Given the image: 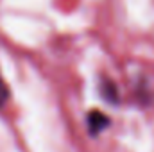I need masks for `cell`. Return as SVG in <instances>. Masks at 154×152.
Here are the masks:
<instances>
[{
  "instance_id": "6da1fadb",
  "label": "cell",
  "mask_w": 154,
  "mask_h": 152,
  "mask_svg": "<svg viewBox=\"0 0 154 152\" xmlns=\"http://www.w3.org/2000/svg\"><path fill=\"white\" fill-rule=\"evenodd\" d=\"M108 125H109V118L102 111H90L86 114V127H88V132L91 136L102 132Z\"/></svg>"
},
{
  "instance_id": "7a4b0ae2",
  "label": "cell",
  "mask_w": 154,
  "mask_h": 152,
  "mask_svg": "<svg viewBox=\"0 0 154 152\" xmlns=\"http://www.w3.org/2000/svg\"><path fill=\"white\" fill-rule=\"evenodd\" d=\"M99 90H100V95L106 102L109 104H118L120 102V91H118V86L111 79L108 77H102L100 84H99Z\"/></svg>"
},
{
  "instance_id": "3957f363",
  "label": "cell",
  "mask_w": 154,
  "mask_h": 152,
  "mask_svg": "<svg viewBox=\"0 0 154 152\" xmlns=\"http://www.w3.org/2000/svg\"><path fill=\"white\" fill-rule=\"evenodd\" d=\"M5 100H7V88L2 82V79H0V104H4Z\"/></svg>"
}]
</instances>
